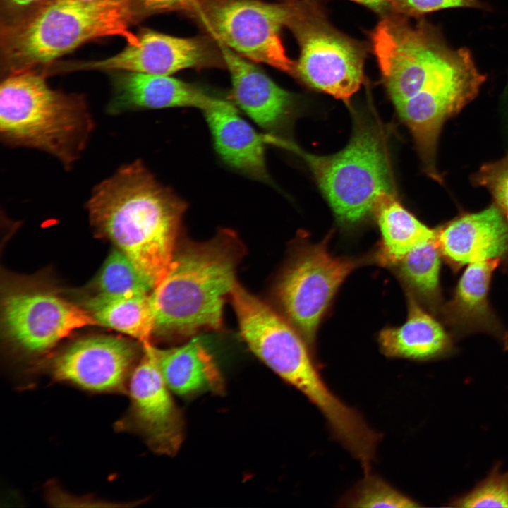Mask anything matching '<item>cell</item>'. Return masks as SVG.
<instances>
[{"mask_svg": "<svg viewBox=\"0 0 508 508\" xmlns=\"http://www.w3.org/2000/svg\"><path fill=\"white\" fill-rule=\"evenodd\" d=\"M436 243L454 273L466 265L492 260L508 273V219L495 205L462 214L436 229Z\"/></svg>", "mask_w": 508, "mask_h": 508, "instance_id": "cell-15", "label": "cell"}, {"mask_svg": "<svg viewBox=\"0 0 508 508\" xmlns=\"http://www.w3.org/2000/svg\"><path fill=\"white\" fill-rule=\"evenodd\" d=\"M296 8L256 0H224L211 6L203 20L214 39L253 61L294 74L282 28L289 25Z\"/></svg>", "mask_w": 508, "mask_h": 508, "instance_id": "cell-10", "label": "cell"}, {"mask_svg": "<svg viewBox=\"0 0 508 508\" xmlns=\"http://www.w3.org/2000/svg\"><path fill=\"white\" fill-rule=\"evenodd\" d=\"M107 112L119 115L144 109L195 107L202 111L218 98L171 75L116 72Z\"/></svg>", "mask_w": 508, "mask_h": 508, "instance_id": "cell-19", "label": "cell"}, {"mask_svg": "<svg viewBox=\"0 0 508 508\" xmlns=\"http://www.w3.org/2000/svg\"><path fill=\"white\" fill-rule=\"evenodd\" d=\"M457 507H508V471L500 473L496 464L490 474L472 490L454 500Z\"/></svg>", "mask_w": 508, "mask_h": 508, "instance_id": "cell-28", "label": "cell"}, {"mask_svg": "<svg viewBox=\"0 0 508 508\" xmlns=\"http://www.w3.org/2000/svg\"><path fill=\"white\" fill-rule=\"evenodd\" d=\"M129 379L131 407L125 425L139 433L157 453L174 455L183 437V421L150 349Z\"/></svg>", "mask_w": 508, "mask_h": 508, "instance_id": "cell-13", "label": "cell"}, {"mask_svg": "<svg viewBox=\"0 0 508 508\" xmlns=\"http://www.w3.org/2000/svg\"><path fill=\"white\" fill-rule=\"evenodd\" d=\"M11 4L16 6H28L32 5L40 0H8Z\"/></svg>", "mask_w": 508, "mask_h": 508, "instance_id": "cell-33", "label": "cell"}, {"mask_svg": "<svg viewBox=\"0 0 508 508\" xmlns=\"http://www.w3.org/2000/svg\"><path fill=\"white\" fill-rule=\"evenodd\" d=\"M86 209L95 230L126 254L155 288L174 258L185 203L138 159L97 184Z\"/></svg>", "mask_w": 508, "mask_h": 508, "instance_id": "cell-1", "label": "cell"}, {"mask_svg": "<svg viewBox=\"0 0 508 508\" xmlns=\"http://www.w3.org/2000/svg\"><path fill=\"white\" fill-rule=\"evenodd\" d=\"M99 294L110 296L148 294L154 286L121 250H114L97 279Z\"/></svg>", "mask_w": 508, "mask_h": 508, "instance_id": "cell-26", "label": "cell"}, {"mask_svg": "<svg viewBox=\"0 0 508 508\" xmlns=\"http://www.w3.org/2000/svg\"><path fill=\"white\" fill-rule=\"evenodd\" d=\"M202 111L221 158L250 177L267 181L265 135L258 134L226 100L218 98Z\"/></svg>", "mask_w": 508, "mask_h": 508, "instance_id": "cell-20", "label": "cell"}, {"mask_svg": "<svg viewBox=\"0 0 508 508\" xmlns=\"http://www.w3.org/2000/svg\"><path fill=\"white\" fill-rule=\"evenodd\" d=\"M136 347L115 337H95L72 344L54 361L56 380L93 392L122 389L137 358Z\"/></svg>", "mask_w": 508, "mask_h": 508, "instance_id": "cell-14", "label": "cell"}, {"mask_svg": "<svg viewBox=\"0 0 508 508\" xmlns=\"http://www.w3.org/2000/svg\"><path fill=\"white\" fill-rule=\"evenodd\" d=\"M328 239L303 247L280 277L277 295L289 320L308 344L345 279L361 261L333 255Z\"/></svg>", "mask_w": 508, "mask_h": 508, "instance_id": "cell-9", "label": "cell"}, {"mask_svg": "<svg viewBox=\"0 0 508 508\" xmlns=\"http://www.w3.org/2000/svg\"><path fill=\"white\" fill-rule=\"evenodd\" d=\"M229 72L232 98L256 123L274 133L289 121L294 105L293 95L277 85L253 61L215 39Z\"/></svg>", "mask_w": 508, "mask_h": 508, "instance_id": "cell-18", "label": "cell"}, {"mask_svg": "<svg viewBox=\"0 0 508 508\" xmlns=\"http://www.w3.org/2000/svg\"><path fill=\"white\" fill-rule=\"evenodd\" d=\"M85 97L52 89L32 69L10 73L0 87V138L6 145L37 150L71 169L95 130Z\"/></svg>", "mask_w": 508, "mask_h": 508, "instance_id": "cell-2", "label": "cell"}, {"mask_svg": "<svg viewBox=\"0 0 508 508\" xmlns=\"http://www.w3.org/2000/svg\"><path fill=\"white\" fill-rule=\"evenodd\" d=\"M474 181L490 190L495 205L508 219V155L483 165L475 175Z\"/></svg>", "mask_w": 508, "mask_h": 508, "instance_id": "cell-29", "label": "cell"}, {"mask_svg": "<svg viewBox=\"0 0 508 508\" xmlns=\"http://www.w3.org/2000/svg\"><path fill=\"white\" fill-rule=\"evenodd\" d=\"M485 80L476 67L453 72L434 79L395 106L413 136L425 170L434 179L440 180L435 155L443 123L475 97Z\"/></svg>", "mask_w": 508, "mask_h": 508, "instance_id": "cell-11", "label": "cell"}, {"mask_svg": "<svg viewBox=\"0 0 508 508\" xmlns=\"http://www.w3.org/2000/svg\"><path fill=\"white\" fill-rule=\"evenodd\" d=\"M477 6V0H392L390 3L393 10L404 16H417L447 8Z\"/></svg>", "mask_w": 508, "mask_h": 508, "instance_id": "cell-30", "label": "cell"}, {"mask_svg": "<svg viewBox=\"0 0 508 508\" xmlns=\"http://www.w3.org/2000/svg\"><path fill=\"white\" fill-rule=\"evenodd\" d=\"M232 238L226 233L174 255L167 274L150 294L154 332L188 335L219 328L224 298L236 283Z\"/></svg>", "mask_w": 508, "mask_h": 508, "instance_id": "cell-4", "label": "cell"}, {"mask_svg": "<svg viewBox=\"0 0 508 508\" xmlns=\"http://www.w3.org/2000/svg\"><path fill=\"white\" fill-rule=\"evenodd\" d=\"M265 140L305 162L344 226L361 224L375 214L383 200L395 195L384 131L372 119L356 116L348 144L328 155L309 153L276 135H265Z\"/></svg>", "mask_w": 508, "mask_h": 508, "instance_id": "cell-3", "label": "cell"}, {"mask_svg": "<svg viewBox=\"0 0 508 508\" xmlns=\"http://www.w3.org/2000/svg\"><path fill=\"white\" fill-rule=\"evenodd\" d=\"M497 260L467 265L439 318L456 340L476 333L495 337L508 349V330L492 309L489 293Z\"/></svg>", "mask_w": 508, "mask_h": 508, "instance_id": "cell-17", "label": "cell"}, {"mask_svg": "<svg viewBox=\"0 0 508 508\" xmlns=\"http://www.w3.org/2000/svg\"><path fill=\"white\" fill-rule=\"evenodd\" d=\"M351 507H417L421 505L388 484L380 477L365 473L340 502Z\"/></svg>", "mask_w": 508, "mask_h": 508, "instance_id": "cell-27", "label": "cell"}, {"mask_svg": "<svg viewBox=\"0 0 508 508\" xmlns=\"http://www.w3.org/2000/svg\"><path fill=\"white\" fill-rule=\"evenodd\" d=\"M80 1H97V0H80Z\"/></svg>", "mask_w": 508, "mask_h": 508, "instance_id": "cell-34", "label": "cell"}, {"mask_svg": "<svg viewBox=\"0 0 508 508\" xmlns=\"http://www.w3.org/2000/svg\"><path fill=\"white\" fill-rule=\"evenodd\" d=\"M455 340L442 320L411 294L406 321L399 327L384 329L378 336L385 356L419 361L452 355Z\"/></svg>", "mask_w": 508, "mask_h": 508, "instance_id": "cell-21", "label": "cell"}, {"mask_svg": "<svg viewBox=\"0 0 508 508\" xmlns=\"http://www.w3.org/2000/svg\"><path fill=\"white\" fill-rule=\"evenodd\" d=\"M2 321L11 341L32 353L51 349L75 329L99 325L85 309L45 292L6 296Z\"/></svg>", "mask_w": 508, "mask_h": 508, "instance_id": "cell-12", "label": "cell"}, {"mask_svg": "<svg viewBox=\"0 0 508 508\" xmlns=\"http://www.w3.org/2000/svg\"><path fill=\"white\" fill-rule=\"evenodd\" d=\"M133 0H51L29 16L6 27L2 47L11 73L50 63L92 40L119 36L128 44Z\"/></svg>", "mask_w": 508, "mask_h": 508, "instance_id": "cell-5", "label": "cell"}, {"mask_svg": "<svg viewBox=\"0 0 508 508\" xmlns=\"http://www.w3.org/2000/svg\"><path fill=\"white\" fill-rule=\"evenodd\" d=\"M442 260L435 238L417 246L397 264L409 294L438 318L445 303L440 283Z\"/></svg>", "mask_w": 508, "mask_h": 508, "instance_id": "cell-25", "label": "cell"}, {"mask_svg": "<svg viewBox=\"0 0 508 508\" xmlns=\"http://www.w3.org/2000/svg\"><path fill=\"white\" fill-rule=\"evenodd\" d=\"M375 214L382 236L377 259L383 265H397L411 250L436 238V229L421 222L395 195L383 200Z\"/></svg>", "mask_w": 508, "mask_h": 508, "instance_id": "cell-23", "label": "cell"}, {"mask_svg": "<svg viewBox=\"0 0 508 508\" xmlns=\"http://www.w3.org/2000/svg\"><path fill=\"white\" fill-rule=\"evenodd\" d=\"M200 1L202 0H138L144 9L152 12L192 8Z\"/></svg>", "mask_w": 508, "mask_h": 508, "instance_id": "cell-31", "label": "cell"}, {"mask_svg": "<svg viewBox=\"0 0 508 508\" xmlns=\"http://www.w3.org/2000/svg\"><path fill=\"white\" fill-rule=\"evenodd\" d=\"M289 26L300 46L294 75L310 87L348 102L363 81L362 47L313 6L296 8Z\"/></svg>", "mask_w": 508, "mask_h": 508, "instance_id": "cell-7", "label": "cell"}, {"mask_svg": "<svg viewBox=\"0 0 508 508\" xmlns=\"http://www.w3.org/2000/svg\"><path fill=\"white\" fill-rule=\"evenodd\" d=\"M150 349L171 392L186 397L223 390V380L214 361L197 339L167 349L150 344Z\"/></svg>", "mask_w": 508, "mask_h": 508, "instance_id": "cell-22", "label": "cell"}, {"mask_svg": "<svg viewBox=\"0 0 508 508\" xmlns=\"http://www.w3.org/2000/svg\"><path fill=\"white\" fill-rule=\"evenodd\" d=\"M138 41L117 54L99 60L70 63L68 71L134 72L171 75L183 69L197 67L206 58L202 44L197 40L146 30Z\"/></svg>", "mask_w": 508, "mask_h": 508, "instance_id": "cell-16", "label": "cell"}, {"mask_svg": "<svg viewBox=\"0 0 508 508\" xmlns=\"http://www.w3.org/2000/svg\"><path fill=\"white\" fill-rule=\"evenodd\" d=\"M382 80L394 107L422 90L453 65L461 49L445 46L423 23L399 16L383 18L371 34Z\"/></svg>", "mask_w": 508, "mask_h": 508, "instance_id": "cell-6", "label": "cell"}, {"mask_svg": "<svg viewBox=\"0 0 508 508\" xmlns=\"http://www.w3.org/2000/svg\"><path fill=\"white\" fill-rule=\"evenodd\" d=\"M230 295L241 335L255 356L303 394L318 391L323 380L303 336L237 282Z\"/></svg>", "mask_w": 508, "mask_h": 508, "instance_id": "cell-8", "label": "cell"}, {"mask_svg": "<svg viewBox=\"0 0 508 508\" xmlns=\"http://www.w3.org/2000/svg\"><path fill=\"white\" fill-rule=\"evenodd\" d=\"M363 4L375 10H383L387 6H390L392 0H351Z\"/></svg>", "mask_w": 508, "mask_h": 508, "instance_id": "cell-32", "label": "cell"}, {"mask_svg": "<svg viewBox=\"0 0 508 508\" xmlns=\"http://www.w3.org/2000/svg\"><path fill=\"white\" fill-rule=\"evenodd\" d=\"M85 309L97 322L134 337L150 342L154 332V315L150 295L110 296L102 294L90 298Z\"/></svg>", "mask_w": 508, "mask_h": 508, "instance_id": "cell-24", "label": "cell"}]
</instances>
